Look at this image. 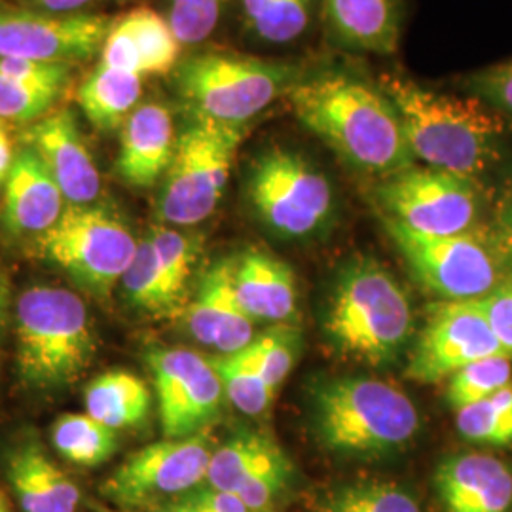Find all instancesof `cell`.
<instances>
[{
  "label": "cell",
  "instance_id": "6da1fadb",
  "mask_svg": "<svg viewBox=\"0 0 512 512\" xmlns=\"http://www.w3.org/2000/svg\"><path fill=\"white\" fill-rule=\"evenodd\" d=\"M287 97L298 122L353 169L385 179L416 162L397 110L363 80L323 74L302 80Z\"/></svg>",
  "mask_w": 512,
  "mask_h": 512
},
{
  "label": "cell",
  "instance_id": "7a4b0ae2",
  "mask_svg": "<svg viewBox=\"0 0 512 512\" xmlns=\"http://www.w3.org/2000/svg\"><path fill=\"white\" fill-rule=\"evenodd\" d=\"M403 124L406 145L425 167L476 179L499 158L505 118L473 95L433 92L397 73L380 78Z\"/></svg>",
  "mask_w": 512,
  "mask_h": 512
},
{
  "label": "cell",
  "instance_id": "3957f363",
  "mask_svg": "<svg viewBox=\"0 0 512 512\" xmlns=\"http://www.w3.org/2000/svg\"><path fill=\"white\" fill-rule=\"evenodd\" d=\"M313 429L330 452L385 456L420 431V412L401 387L368 376L332 378L313 391Z\"/></svg>",
  "mask_w": 512,
  "mask_h": 512
},
{
  "label": "cell",
  "instance_id": "277c9868",
  "mask_svg": "<svg viewBox=\"0 0 512 512\" xmlns=\"http://www.w3.org/2000/svg\"><path fill=\"white\" fill-rule=\"evenodd\" d=\"M412 329L410 298L389 270L370 258L342 270L325 315L336 348L366 365H391L408 346Z\"/></svg>",
  "mask_w": 512,
  "mask_h": 512
},
{
  "label": "cell",
  "instance_id": "5b68a950",
  "mask_svg": "<svg viewBox=\"0 0 512 512\" xmlns=\"http://www.w3.org/2000/svg\"><path fill=\"white\" fill-rule=\"evenodd\" d=\"M16 340L21 380L42 391L76 382L97 353L92 317L84 300L52 285L31 287L19 296Z\"/></svg>",
  "mask_w": 512,
  "mask_h": 512
},
{
  "label": "cell",
  "instance_id": "8992f818",
  "mask_svg": "<svg viewBox=\"0 0 512 512\" xmlns=\"http://www.w3.org/2000/svg\"><path fill=\"white\" fill-rule=\"evenodd\" d=\"M302 80L296 65L215 50L190 55L175 69V88L192 118L239 128Z\"/></svg>",
  "mask_w": 512,
  "mask_h": 512
},
{
  "label": "cell",
  "instance_id": "52a82bcc",
  "mask_svg": "<svg viewBox=\"0 0 512 512\" xmlns=\"http://www.w3.org/2000/svg\"><path fill=\"white\" fill-rule=\"evenodd\" d=\"M382 220L412 275L440 300H480L512 275L492 230L476 226L456 236H421Z\"/></svg>",
  "mask_w": 512,
  "mask_h": 512
},
{
  "label": "cell",
  "instance_id": "ba28073f",
  "mask_svg": "<svg viewBox=\"0 0 512 512\" xmlns=\"http://www.w3.org/2000/svg\"><path fill=\"white\" fill-rule=\"evenodd\" d=\"M245 128L192 118L177 135L158 198V217L171 226H196L219 207Z\"/></svg>",
  "mask_w": 512,
  "mask_h": 512
},
{
  "label": "cell",
  "instance_id": "9c48e42d",
  "mask_svg": "<svg viewBox=\"0 0 512 512\" xmlns=\"http://www.w3.org/2000/svg\"><path fill=\"white\" fill-rule=\"evenodd\" d=\"M128 224L103 205H67L61 219L35 238L37 255L97 296H109L137 253Z\"/></svg>",
  "mask_w": 512,
  "mask_h": 512
},
{
  "label": "cell",
  "instance_id": "30bf717a",
  "mask_svg": "<svg viewBox=\"0 0 512 512\" xmlns=\"http://www.w3.org/2000/svg\"><path fill=\"white\" fill-rule=\"evenodd\" d=\"M247 198L260 222L281 238H310L334 213L329 179L291 148H268L256 158Z\"/></svg>",
  "mask_w": 512,
  "mask_h": 512
},
{
  "label": "cell",
  "instance_id": "8fae6325",
  "mask_svg": "<svg viewBox=\"0 0 512 512\" xmlns=\"http://www.w3.org/2000/svg\"><path fill=\"white\" fill-rule=\"evenodd\" d=\"M217 440L211 429L164 439L129 454L103 482L101 494L120 511H152L205 486Z\"/></svg>",
  "mask_w": 512,
  "mask_h": 512
},
{
  "label": "cell",
  "instance_id": "7c38bea8",
  "mask_svg": "<svg viewBox=\"0 0 512 512\" xmlns=\"http://www.w3.org/2000/svg\"><path fill=\"white\" fill-rule=\"evenodd\" d=\"M374 198L387 219L421 236H456L478 226L482 192L476 179L433 167H408L382 179Z\"/></svg>",
  "mask_w": 512,
  "mask_h": 512
},
{
  "label": "cell",
  "instance_id": "4fadbf2b",
  "mask_svg": "<svg viewBox=\"0 0 512 512\" xmlns=\"http://www.w3.org/2000/svg\"><path fill=\"white\" fill-rule=\"evenodd\" d=\"M165 439L196 435L219 416L224 387L213 359L184 348L148 351Z\"/></svg>",
  "mask_w": 512,
  "mask_h": 512
},
{
  "label": "cell",
  "instance_id": "5bb4252c",
  "mask_svg": "<svg viewBox=\"0 0 512 512\" xmlns=\"http://www.w3.org/2000/svg\"><path fill=\"white\" fill-rule=\"evenodd\" d=\"M503 353L480 300H442L423 323L406 366V378L439 384L459 368Z\"/></svg>",
  "mask_w": 512,
  "mask_h": 512
},
{
  "label": "cell",
  "instance_id": "9a60e30c",
  "mask_svg": "<svg viewBox=\"0 0 512 512\" xmlns=\"http://www.w3.org/2000/svg\"><path fill=\"white\" fill-rule=\"evenodd\" d=\"M112 21L97 14H50L0 6V57L65 63L103 50Z\"/></svg>",
  "mask_w": 512,
  "mask_h": 512
},
{
  "label": "cell",
  "instance_id": "2e32d148",
  "mask_svg": "<svg viewBox=\"0 0 512 512\" xmlns=\"http://www.w3.org/2000/svg\"><path fill=\"white\" fill-rule=\"evenodd\" d=\"M23 141L48 169L67 205H90L97 200L101 177L69 110L48 112L33 122Z\"/></svg>",
  "mask_w": 512,
  "mask_h": 512
},
{
  "label": "cell",
  "instance_id": "e0dca14e",
  "mask_svg": "<svg viewBox=\"0 0 512 512\" xmlns=\"http://www.w3.org/2000/svg\"><path fill=\"white\" fill-rule=\"evenodd\" d=\"M184 321L196 342L220 355L238 353L255 340V321L234 289V260H222L205 274Z\"/></svg>",
  "mask_w": 512,
  "mask_h": 512
},
{
  "label": "cell",
  "instance_id": "ac0fdd59",
  "mask_svg": "<svg viewBox=\"0 0 512 512\" xmlns=\"http://www.w3.org/2000/svg\"><path fill=\"white\" fill-rule=\"evenodd\" d=\"M179 54L181 42L169 21L156 10L139 6L112 21L101 50V63L139 76L167 74L177 69Z\"/></svg>",
  "mask_w": 512,
  "mask_h": 512
},
{
  "label": "cell",
  "instance_id": "d6986e66",
  "mask_svg": "<svg viewBox=\"0 0 512 512\" xmlns=\"http://www.w3.org/2000/svg\"><path fill=\"white\" fill-rule=\"evenodd\" d=\"M435 490L444 512H512V469L490 454L444 459L435 471Z\"/></svg>",
  "mask_w": 512,
  "mask_h": 512
},
{
  "label": "cell",
  "instance_id": "ffe728a7",
  "mask_svg": "<svg viewBox=\"0 0 512 512\" xmlns=\"http://www.w3.org/2000/svg\"><path fill=\"white\" fill-rule=\"evenodd\" d=\"M175 145L177 133L169 109L158 101L143 103L124 122L116 173L133 188H150L164 179Z\"/></svg>",
  "mask_w": 512,
  "mask_h": 512
},
{
  "label": "cell",
  "instance_id": "44dd1931",
  "mask_svg": "<svg viewBox=\"0 0 512 512\" xmlns=\"http://www.w3.org/2000/svg\"><path fill=\"white\" fill-rule=\"evenodd\" d=\"M67 200L31 148H23L4 183V224L14 236H42L61 219Z\"/></svg>",
  "mask_w": 512,
  "mask_h": 512
},
{
  "label": "cell",
  "instance_id": "7402d4cb",
  "mask_svg": "<svg viewBox=\"0 0 512 512\" xmlns=\"http://www.w3.org/2000/svg\"><path fill=\"white\" fill-rule=\"evenodd\" d=\"M21 512H78L80 488L37 440L16 446L4 467Z\"/></svg>",
  "mask_w": 512,
  "mask_h": 512
},
{
  "label": "cell",
  "instance_id": "603a6c76",
  "mask_svg": "<svg viewBox=\"0 0 512 512\" xmlns=\"http://www.w3.org/2000/svg\"><path fill=\"white\" fill-rule=\"evenodd\" d=\"M234 289L239 304L253 321L285 323L298 308L296 277L287 262L260 249L234 260Z\"/></svg>",
  "mask_w": 512,
  "mask_h": 512
},
{
  "label": "cell",
  "instance_id": "cb8c5ba5",
  "mask_svg": "<svg viewBox=\"0 0 512 512\" xmlns=\"http://www.w3.org/2000/svg\"><path fill=\"white\" fill-rule=\"evenodd\" d=\"M330 29L351 50L393 54L399 44L397 0H325Z\"/></svg>",
  "mask_w": 512,
  "mask_h": 512
},
{
  "label": "cell",
  "instance_id": "d4e9b609",
  "mask_svg": "<svg viewBox=\"0 0 512 512\" xmlns=\"http://www.w3.org/2000/svg\"><path fill=\"white\" fill-rule=\"evenodd\" d=\"M84 406L93 420L120 431L147 421L152 391L143 378L126 370H110L86 385Z\"/></svg>",
  "mask_w": 512,
  "mask_h": 512
},
{
  "label": "cell",
  "instance_id": "484cf974",
  "mask_svg": "<svg viewBox=\"0 0 512 512\" xmlns=\"http://www.w3.org/2000/svg\"><path fill=\"white\" fill-rule=\"evenodd\" d=\"M143 76L126 73L99 63L78 88V105L95 128L124 126L129 114L139 107Z\"/></svg>",
  "mask_w": 512,
  "mask_h": 512
},
{
  "label": "cell",
  "instance_id": "4316f807",
  "mask_svg": "<svg viewBox=\"0 0 512 512\" xmlns=\"http://www.w3.org/2000/svg\"><path fill=\"white\" fill-rule=\"evenodd\" d=\"M279 452V444L264 433H238L224 444H217L211 456L205 486L236 494L241 484L253 475L262 463L274 458Z\"/></svg>",
  "mask_w": 512,
  "mask_h": 512
},
{
  "label": "cell",
  "instance_id": "83f0119b",
  "mask_svg": "<svg viewBox=\"0 0 512 512\" xmlns=\"http://www.w3.org/2000/svg\"><path fill=\"white\" fill-rule=\"evenodd\" d=\"M55 452L76 467H99L109 461L118 448L114 429L88 414H65L52 425Z\"/></svg>",
  "mask_w": 512,
  "mask_h": 512
},
{
  "label": "cell",
  "instance_id": "f1b7e54d",
  "mask_svg": "<svg viewBox=\"0 0 512 512\" xmlns=\"http://www.w3.org/2000/svg\"><path fill=\"white\" fill-rule=\"evenodd\" d=\"M241 16L253 37L283 46L308 31L313 0H241Z\"/></svg>",
  "mask_w": 512,
  "mask_h": 512
},
{
  "label": "cell",
  "instance_id": "f546056e",
  "mask_svg": "<svg viewBox=\"0 0 512 512\" xmlns=\"http://www.w3.org/2000/svg\"><path fill=\"white\" fill-rule=\"evenodd\" d=\"M211 359L219 372L226 399L234 404L241 414L255 418L262 416L272 406L277 391L262 378V374L253 365L245 349L232 355H219Z\"/></svg>",
  "mask_w": 512,
  "mask_h": 512
},
{
  "label": "cell",
  "instance_id": "4dcf8cb0",
  "mask_svg": "<svg viewBox=\"0 0 512 512\" xmlns=\"http://www.w3.org/2000/svg\"><path fill=\"white\" fill-rule=\"evenodd\" d=\"M459 435L482 446L512 444V382L488 399L456 412Z\"/></svg>",
  "mask_w": 512,
  "mask_h": 512
},
{
  "label": "cell",
  "instance_id": "1f68e13d",
  "mask_svg": "<svg viewBox=\"0 0 512 512\" xmlns=\"http://www.w3.org/2000/svg\"><path fill=\"white\" fill-rule=\"evenodd\" d=\"M122 285L129 302L139 310L152 315H167L177 310L167 291L158 256L148 236L139 241L137 253L122 277Z\"/></svg>",
  "mask_w": 512,
  "mask_h": 512
},
{
  "label": "cell",
  "instance_id": "d6a6232c",
  "mask_svg": "<svg viewBox=\"0 0 512 512\" xmlns=\"http://www.w3.org/2000/svg\"><path fill=\"white\" fill-rule=\"evenodd\" d=\"M512 382V359L505 353L478 359L448 378L446 401L458 412L480 403Z\"/></svg>",
  "mask_w": 512,
  "mask_h": 512
},
{
  "label": "cell",
  "instance_id": "836d02e7",
  "mask_svg": "<svg viewBox=\"0 0 512 512\" xmlns=\"http://www.w3.org/2000/svg\"><path fill=\"white\" fill-rule=\"evenodd\" d=\"M148 238L152 241L158 256L167 291L171 294L175 306L179 308L188 279L194 272V264L200 251V241L190 234L165 228V226L152 228L148 232Z\"/></svg>",
  "mask_w": 512,
  "mask_h": 512
},
{
  "label": "cell",
  "instance_id": "e575fe53",
  "mask_svg": "<svg viewBox=\"0 0 512 512\" xmlns=\"http://www.w3.org/2000/svg\"><path fill=\"white\" fill-rule=\"evenodd\" d=\"M323 512H421L418 501L393 482H357L336 490Z\"/></svg>",
  "mask_w": 512,
  "mask_h": 512
},
{
  "label": "cell",
  "instance_id": "d590c367",
  "mask_svg": "<svg viewBox=\"0 0 512 512\" xmlns=\"http://www.w3.org/2000/svg\"><path fill=\"white\" fill-rule=\"evenodd\" d=\"M243 349L262 378L277 391L296 363L300 349L298 332L291 327H274Z\"/></svg>",
  "mask_w": 512,
  "mask_h": 512
},
{
  "label": "cell",
  "instance_id": "8d00e7d4",
  "mask_svg": "<svg viewBox=\"0 0 512 512\" xmlns=\"http://www.w3.org/2000/svg\"><path fill=\"white\" fill-rule=\"evenodd\" d=\"M226 0H171L167 21L181 46H196L219 25Z\"/></svg>",
  "mask_w": 512,
  "mask_h": 512
},
{
  "label": "cell",
  "instance_id": "74e56055",
  "mask_svg": "<svg viewBox=\"0 0 512 512\" xmlns=\"http://www.w3.org/2000/svg\"><path fill=\"white\" fill-rule=\"evenodd\" d=\"M291 478V461L281 450L274 458L268 459L249 476L236 495L249 507L251 512L274 511L275 499L287 488Z\"/></svg>",
  "mask_w": 512,
  "mask_h": 512
},
{
  "label": "cell",
  "instance_id": "f35d334b",
  "mask_svg": "<svg viewBox=\"0 0 512 512\" xmlns=\"http://www.w3.org/2000/svg\"><path fill=\"white\" fill-rule=\"evenodd\" d=\"M61 93L29 88L0 76V120L33 124L44 118Z\"/></svg>",
  "mask_w": 512,
  "mask_h": 512
},
{
  "label": "cell",
  "instance_id": "ab89813d",
  "mask_svg": "<svg viewBox=\"0 0 512 512\" xmlns=\"http://www.w3.org/2000/svg\"><path fill=\"white\" fill-rule=\"evenodd\" d=\"M463 88L467 95L480 99L505 120H512V61L495 63L469 74Z\"/></svg>",
  "mask_w": 512,
  "mask_h": 512
},
{
  "label": "cell",
  "instance_id": "60d3db41",
  "mask_svg": "<svg viewBox=\"0 0 512 512\" xmlns=\"http://www.w3.org/2000/svg\"><path fill=\"white\" fill-rule=\"evenodd\" d=\"M0 76L29 88L61 93L71 78V65L0 57Z\"/></svg>",
  "mask_w": 512,
  "mask_h": 512
},
{
  "label": "cell",
  "instance_id": "b9f144b4",
  "mask_svg": "<svg viewBox=\"0 0 512 512\" xmlns=\"http://www.w3.org/2000/svg\"><path fill=\"white\" fill-rule=\"evenodd\" d=\"M480 308L503 353L512 359V275L480 298Z\"/></svg>",
  "mask_w": 512,
  "mask_h": 512
},
{
  "label": "cell",
  "instance_id": "7bdbcfd3",
  "mask_svg": "<svg viewBox=\"0 0 512 512\" xmlns=\"http://www.w3.org/2000/svg\"><path fill=\"white\" fill-rule=\"evenodd\" d=\"M492 234L512 274V190L497 209Z\"/></svg>",
  "mask_w": 512,
  "mask_h": 512
},
{
  "label": "cell",
  "instance_id": "ee69618b",
  "mask_svg": "<svg viewBox=\"0 0 512 512\" xmlns=\"http://www.w3.org/2000/svg\"><path fill=\"white\" fill-rule=\"evenodd\" d=\"M29 6L37 8L40 12L50 14H80L82 8L92 4L95 0H23Z\"/></svg>",
  "mask_w": 512,
  "mask_h": 512
},
{
  "label": "cell",
  "instance_id": "f6af8a7d",
  "mask_svg": "<svg viewBox=\"0 0 512 512\" xmlns=\"http://www.w3.org/2000/svg\"><path fill=\"white\" fill-rule=\"evenodd\" d=\"M8 122L0 120V184L6 183L8 173L12 169V164L16 160L12 139H10V129L6 126Z\"/></svg>",
  "mask_w": 512,
  "mask_h": 512
},
{
  "label": "cell",
  "instance_id": "bcb514c9",
  "mask_svg": "<svg viewBox=\"0 0 512 512\" xmlns=\"http://www.w3.org/2000/svg\"><path fill=\"white\" fill-rule=\"evenodd\" d=\"M6 323H8V291H6V285L0 279V338L4 334Z\"/></svg>",
  "mask_w": 512,
  "mask_h": 512
},
{
  "label": "cell",
  "instance_id": "7dc6e473",
  "mask_svg": "<svg viewBox=\"0 0 512 512\" xmlns=\"http://www.w3.org/2000/svg\"><path fill=\"white\" fill-rule=\"evenodd\" d=\"M0 512H12V509H10V503H8V497L4 495L2 490H0Z\"/></svg>",
  "mask_w": 512,
  "mask_h": 512
},
{
  "label": "cell",
  "instance_id": "c3c4849f",
  "mask_svg": "<svg viewBox=\"0 0 512 512\" xmlns=\"http://www.w3.org/2000/svg\"><path fill=\"white\" fill-rule=\"evenodd\" d=\"M97 512H135V511H110V509H99ZM139 512H179L171 507H160V509H152V511H139Z\"/></svg>",
  "mask_w": 512,
  "mask_h": 512
},
{
  "label": "cell",
  "instance_id": "681fc988",
  "mask_svg": "<svg viewBox=\"0 0 512 512\" xmlns=\"http://www.w3.org/2000/svg\"><path fill=\"white\" fill-rule=\"evenodd\" d=\"M171 509H175V507H171ZM175 511H179V512H198V511H181V509H175Z\"/></svg>",
  "mask_w": 512,
  "mask_h": 512
}]
</instances>
